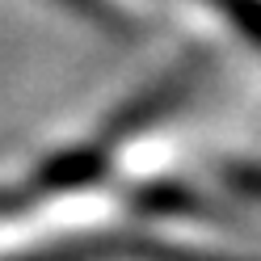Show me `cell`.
Returning a JSON list of instances; mask_svg holds the SVG:
<instances>
[{"instance_id": "cell-1", "label": "cell", "mask_w": 261, "mask_h": 261, "mask_svg": "<svg viewBox=\"0 0 261 261\" xmlns=\"http://www.w3.org/2000/svg\"><path fill=\"white\" fill-rule=\"evenodd\" d=\"M21 261H244L206 249H186L169 240H130V236H101V240H72L46 253H30Z\"/></svg>"}]
</instances>
